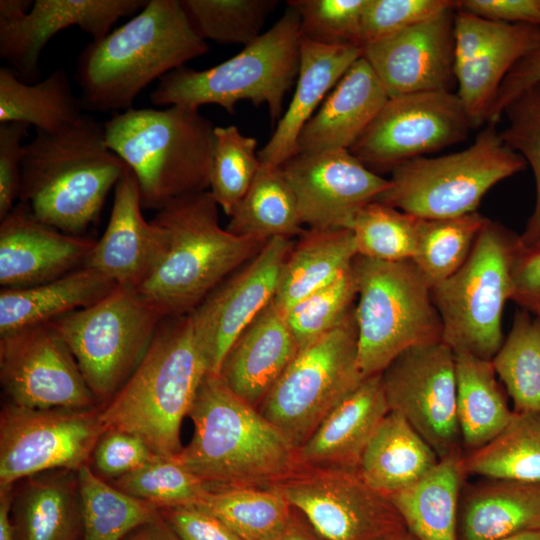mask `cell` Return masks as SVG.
Masks as SVG:
<instances>
[{"label": "cell", "mask_w": 540, "mask_h": 540, "mask_svg": "<svg viewBox=\"0 0 540 540\" xmlns=\"http://www.w3.org/2000/svg\"><path fill=\"white\" fill-rule=\"evenodd\" d=\"M95 243L40 221L19 202L1 220L0 284L22 288L57 279L82 267Z\"/></svg>", "instance_id": "7402d4cb"}, {"label": "cell", "mask_w": 540, "mask_h": 540, "mask_svg": "<svg viewBox=\"0 0 540 540\" xmlns=\"http://www.w3.org/2000/svg\"><path fill=\"white\" fill-rule=\"evenodd\" d=\"M197 508L223 521L243 540H274L293 513L279 492L255 487L209 491Z\"/></svg>", "instance_id": "ab89813d"}, {"label": "cell", "mask_w": 540, "mask_h": 540, "mask_svg": "<svg viewBox=\"0 0 540 540\" xmlns=\"http://www.w3.org/2000/svg\"><path fill=\"white\" fill-rule=\"evenodd\" d=\"M117 285L98 271L82 266L52 281L0 292V335L86 308Z\"/></svg>", "instance_id": "f546056e"}, {"label": "cell", "mask_w": 540, "mask_h": 540, "mask_svg": "<svg viewBox=\"0 0 540 540\" xmlns=\"http://www.w3.org/2000/svg\"><path fill=\"white\" fill-rule=\"evenodd\" d=\"M181 540H243L223 521L197 507L160 510Z\"/></svg>", "instance_id": "db71d44e"}, {"label": "cell", "mask_w": 540, "mask_h": 540, "mask_svg": "<svg viewBox=\"0 0 540 540\" xmlns=\"http://www.w3.org/2000/svg\"><path fill=\"white\" fill-rule=\"evenodd\" d=\"M540 84V34L534 46L511 68L502 81L487 123L495 124L505 108L527 89Z\"/></svg>", "instance_id": "11a10c76"}, {"label": "cell", "mask_w": 540, "mask_h": 540, "mask_svg": "<svg viewBox=\"0 0 540 540\" xmlns=\"http://www.w3.org/2000/svg\"><path fill=\"white\" fill-rule=\"evenodd\" d=\"M389 411L381 374L364 378L296 450L298 465L359 469L370 439Z\"/></svg>", "instance_id": "d4e9b609"}, {"label": "cell", "mask_w": 540, "mask_h": 540, "mask_svg": "<svg viewBox=\"0 0 540 540\" xmlns=\"http://www.w3.org/2000/svg\"><path fill=\"white\" fill-rule=\"evenodd\" d=\"M357 255L350 229L304 230L282 265L274 302L286 313L348 269Z\"/></svg>", "instance_id": "d6a6232c"}, {"label": "cell", "mask_w": 540, "mask_h": 540, "mask_svg": "<svg viewBox=\"0 0 540 540\" xmlns=\"http://www.w3.org/2000/svg\"><path fill=\"white\" fill-rule=\"evenodd\" d=\"M163 319L135 291L116 286L93 305L49 323L68 345L101 406L134 372Z\"/></svg>", "instance_id": "7c38bea8"}, {"label": "cell", "mask_w": 540, "mask_h": 540, "mask_svg": "<svg viewBox=\"0 0 540 540\" xmlns=\"http://www.w3.org/2000/svg\"><path fill=\"white\" fill-rule=\"evenodd\" d=\"M512 300L519 306L540 301V242L520 248L512 269Z\"/></svg>", "instance_id": "6f0895ef"}, {"label": "cell", "mask_w": 540, "mask_h": 540, "mask_svg": "<svg viewBox=\"0 0 540 540\" xmlns=\"http://www.w3.org/2000/svg\"><path fill=\"white\" fill-rule=\"evenodd\" d=\"M293 244L291 238L269 239L191 312L209 373L218 374L232 343L274 299L282 265Z\"/></svg>", "instance_id": "d6986e66"}, {"label": "cell", "mask_w": 540, "mask_h": 540, "mask_svg": "<svg viewBox=\"0 0 540 540\" xmlns=\"http://www.w3.org/2000/svg\"><path fill=\"white\" fill-rule=\"evenodd\" d=\"M208 52L179 0H148L129 21L78 56L84 110H128L149 84Z\"/></svg>", "instance_id": "6da1fadb"}, {"label": "cell", "mask_w": 540, "mask_h": 540, "mask_svg": "<svg viewBox=\"0 0 540 540\" xmlns=\"http://www.w3.org/2000/svg\"><path fill=\"white\" fill-rule=\"evenodd\" d=\"M390 411L402 415L439 459L463 452L453 350L443 341L410 347L381 373Z\"/></svg>", "instance_id": "2e32d148"}, {"label": "cell", "mask_w": 540, "mask_h": 540, "mask_svg": "<svg viewBox=\"0 0 540 540\" xmlns=\"http://www.w3.org/2000/svg\"><path fill=\"white\" fill-rule=\"evenodd\" d=\"M525 159L487 123L466 149L418 157L396 167L376 201L421 219L453 218L473 212L498 182L523 171Z\"/></svg>", "instance_id": "30bf717a"}, {"label": "cell", "mask_w": 540, "mask_h": 540, "mask_svg": "<svg viewBox=\"0 0 540 540\" xmlns=\"http://www.w3.org/2000/svg\"><path fill=\"white\" fill-rule=\"evenodd\" d=\"M280 169L308 229H350L358 212L390 185L349 150L297 154Z\"/></svg>", "instance_id": "ac0fdd59"}, {"label": "cell", "mask_w": 540, "mask_h": 540, "mask_svg": "<svg viewBox=\"0 0 540 540\" xmlns=\"http://www.w3.org/2000/svg\"><path fill=\"white\" fill-rule=\"evenodd\" d=\"M110 483L160 510L197 507L210 491L174 457L163 456Z\"/></svg>", "instance_id": "bcb514c9"}, {"label": "cell", "mask_w": 540, "mask_h": 540, "mask_svg": "<svg viewBox=\"0 0 540 540\" xmlns=\"http://www.w3.org/2000/svg\"><path fill=\"white\" fill-rule=\"evenodd\" d=\"M363 380L354 306L335 328L299 349L257 409L297 450Z\"/></svg>", "instance_id": "8fae6325"}, {"label": "cell", "mask_w": 540, "mask_h": 540, "mask_svg": "<svg viewBox=\"0 0 540 540\" xmlns=\"http://www.w3.org/2000/svg\"><path fill=\"white\" fill-rule=\"evenodd\" d=\"M10 517L16 540H81L78 471L50 470L15 483Z\"/></svg>", "instance_id": "83f0119b"}, {"label": "cell", "mask_w": 540, "mask_h": 540, "mask_svg": "<svg viewBox=\"0 0 540 540\" xmlns=\"http://www.w3.org/2000/svg\"><path fill=\"white\" fill-rule=\"evenodd\" d=\"M540 529V483L489 479L464 485L458 540H499Z\"/></svg>", "instance_id": "f1b7e54d"}, {"label": "cell", "mask_w": 540, "mask_h": 540, "mask_svg": "<svg viewBox=\"0 0 540 540\" xmlns=\"http://www.w3.org/2000/svg\"><path fill=\"white\" fill-rule=\"evenodd\" d=\"M456 8L363 46L389 98L429 91H452L455 78Z\"/></svg>", "instance_id": "44dd1931"}, {"label": "cell", "mask_w": 540, "mask_h": 540, "mask_svg": "<svg viewBox=\"0 0 540 540\" xmlns=\"http://www.w3.org/2000/svg\"><path fill=\"white\" fill-rule=\"evenodd\" d=\"M148 0H35L26 14L0 18V57L19 79L39 81V58L59 32L79 27L99 41L122 17L134 16Z\"/></svg>", "instance_id": "ffe728a7"}, {"label": "cell", "mask_w": 540, "mask_h": 540, "mask_svg": "<svg viewBox=\"0 0 540 540\" xmlns=\"http://www.w3.org/2000/svg\"><path fill=\"white\" fill-rule=\"evenodd\" d=\"M439 460L402 415L389 411L362 455L359 472L370 487L388 497L420 481Z\"/></svg>", "instance_id": "4dcf8cb0"}, {"label": "cell", "mask_w": 540, "mask_h": 540, "mask_svg": "<svg viewBox=\"0 0 540 540\" xmlns=\"http://www.w3.org/2000/svg\"><path fill=\"white\" fill-rule=\"evenodd\" d=\"M30 126L20 122L0 123V221L15 207L21 187L24 138Z\"/></svg>", "instance_id": "f5cc1de1"}, {"label": "cell", "mask_w": 540, "mask_h": 540, "mask_svg": "<svg viewBox=\"0 0 540 540\" xmlns=\"http://www.w3.org/2000/svg\"><path fill=\"white\" fill-rule=\"evenodd\" d=\"M472 123L457 93L429 91L392 97L349 149L371 171L399 165L464 141Z\"/></svg>", "instance_id": "9a60e30c"}, {"label": "cell", "mask_w": 540, "mask_h": 540, "mask_svg": "<svg viewBox=\"0 0 540 540\" xmlns=\"http://www.w3.org/2000/svg\"><path fill=\"white\" fill-rule=\"evenodd\" d=\"M270 488L324 540H384L406 529L389 498L370 487L359 469L299 466Z\"/></svg>", "instance_id": "4fadbf2b"}, {"label": "cell", "mask_w": 540, "mask_h": 540, "mask_svg": "<svg viewBox=\"0 0 540 540\" xmlns=\"http://www.w3.org/2000/svg\"><path fill=\"white\" fill-rule=\"evenodd\" d=\"M384 540H418V539L407 529H404L386 537Z\"/></svg>", "instance_id": "e7e4bbea"}, {"label": "cell", "mask_w": 540, "mask_h": 540, "mask_svg": "<svg viewBox=\"0 0 540 540\" xmlns=\"http://www.w3.org/2000/svg\"><path fill=\"white\" fill-rule=\"evenodd\" d=\"M104 431L100 407L36 409L6 402L0 414V488L41 472L89 465Z\"/></svg>", "instance_id": "5bb4252c"}, {"label": "cell", "mask_w": 540, "mask_h": 540, "mask_svg": "<svg viewBox=\"0 0 540 540\" xmlns=\"http://www.w3.org/2000/svg\"><path fill=\"white\" fill-rule=\"evenodd\" d=\"M122 540H181L171 525L167 520L160 515L144 523L128 535H126Z\"/></svg>", "instance_id": "680465c9"}, {"label": "cell", "mask_w": 540, "mask_h": 540, "mask_svg": "<svg viewBox=\"0 0 540 540\" xmlns=\"http://www.w3.org/2000/svg\"><path fill=\"white\" fill-rule=\"evenodd\" d=\"M462 467L466 476L540 483V412L513 411L498 436L463 453Z\"/></svg>", "instance_id": "74e56055"}, {"label": "cell", "mask_w": 540, "mask_h": 540, "mask_svg": "<svg viewBox=\"0 0 540 540\" xmlns=\"http://www.w3.org/2000/svg\"><path fill=\"white\" fill-rule=\"evenodd\" d=\"M388 99L369 63L359 58L301 130L297 154L349 150Z\"/></svg>", "instance_id": "484cf974"}, {"label": "cell", "mask_w": 540, "mask_h": 540, "mask_svg": "<svg viewBox=\"0 0 540 540\" xmlns=\"http://www.w3.org/2000/svg\"><path fill=\"white\" fill-rule=\"evenodd\" d=\"M81 540H122L138 526L160 515V509L118 489L89 465L78 470Z\"/></svg>", "instance_id": "f35d334b"}, {"label": "cell", "mask_w": 540, "mask_h": 540, "mask_svg": "<svg viewBox=\"0 0 540 540\" xmlns=\"http://www.w3.org/2000/svg\"><path fill=\"white\" fill-rule=\"evenodd\" d=\"M362 54L363 47L358 45H323L301 37L294 95L274 133L258 151L262 164L280 167L297 154L301 130Z\"/></svg>", "instance_id": "4316f807"}, {"label": "cell", "mask_w": 540, "mask_h": 540, "mask_svg": "<svg viewBox=\"0 0 540 540\" xmlns=\"http://www.w3.org/2000/svg\"><path fill=\"white\" fill-rule=\"evenodd\" d=\"M456 8L495 22L540 26V0H461Z\"/></svg>", "instance_id": "9f6ffc18"}, {"label": "cell", "mask_w": 540, "mask_h": 540, "mask_svg": "<svg viewBox=\"0 0 540 540\" xmlns=\"http://www.w3.org/2000/svg\"><path fill=\"white\" fill-rule=\"evenodd\" d=\"M518 249L519 236L488 219L463 266L430 289L443 325L442 341L454 353L492 360L501 348Z\"/></svg>", "instance_id": "9c48e42d"}, {"label": "cell", "mask_w": 540, "mask_h": 540, "mask_svg": "<svg viewBox=\"0 0 540 540\" xmlns=\"http://www.w3.org/2000/svg\"><path fill=\"white\" fill-rule=\"evenodd\" d=\"M499 540H540V529L524 531Z\"/></svg>", "instance_id": "be15d7a7"}, {"label": "cell", "mask_w": 540, "mask_h": 540, "mask_svg": "<svg viewBox=\"0 0 540 540\" xmlns=\"http://www.w3.org/2000/svg\"><path fill=\"white\" fill-rule=\"evenodd\" d=\"M300 18L291 6L278 21L235 56L204 70L181 66L163 76L150 94L155 106L199 109L215 104L232 113L240 101L266 105L272 120L281 118L286 93L297 79Z\"/></svg>", "instance_id": "52a82bcc"}, {"label": "cell", "mask_w": 540, "mask_h": 540, "mask_svg": "<svg viewBox=\"0 0 540 540\" xmlns=\"http://www.w3.org/2000/svg\"><path fill=\"white\" fill-rule=\"evenodd\" d=\"M520 307L528 310L529 312H531L533 315H535L536 317L540 319V301L529 302Z\"/></svg>", "instance_id": "03108f58"}, {"label": "cell", "mask_w": 540, "mask_h": 540, "mask_svg": "<svg viewBox=\"0 0 540 540\" xmlns=\"http://www.w3.org/2000/svg\"><path fill=\"white\" fill-rule=\"evenodd\" d=\"M491 362L512 398L513 411L540 412V319L524 308L517 310Z\"/></svg>", "instance_id": "60d3db41"}, {"label": "cell", "mask_w": 540, "mask_h": 540, "mask_svg": "<svg viewBox=\"0 0 540 540\" xmlns=\"http://www.w3.org/2000/svg\"><path fill=\"white\" fill-rule=\"evenodd\" d=\"M33 2L31 0H1L0 18H12L26 14L32 8Z\"/></svg>", "instance_id": "6125c7cd"}, {"label": "cell", "mask_w": 540, "mask_h": 540, "mask_svg": "<svg viewBox=\"0 0 540 540\" xmlns=\"http://www.w3.org/2000/svg\"><path fill=\"white\" fill-rule=\"evenodd\" d=\"M83 110L64 70L56 69L28 84L9 66L0 68V123L20 122L33 125L36 131L58 134L75 126Z\"/></svg>", "instance_id": "d590c367"}, {"label": "cell", "mask_w": 540, "mask_h": 540, "mask_svg": "<svg viewBox=\"0 0 540 540\" xmlns=\"http://www.w3.org/2000/svg\"><path fill=\"white\" fill-rule=\"evenodd\" d=\"M352 269L358 287V362L364 378L381 374L410 347L442 341L441 317L413 260L357 255Z\"/></svg>", "instance_id": "ba28073f"}, {"label": "cell", "mask_w": 540, "mask_h": 540, "mask_svg": "<svg viewBox=\"0 0 540 540\" xmlns=\"http://www.w3.org/2000/svg\"><path fill=\"white\" fill-rule=\"evenodd\" d=\"M295 194L280 167L262 164L226 229L237 236L268 241L291 238L304 229Z\"/></svg>", "instance_id": "8d00e7d4"}, {"label": "cell", "mask_w": 540, "mask_h": 540, "mask_svg": "<svg viewBox=\"0 0 540 540\" xmlns=\"http://www.w3.org/2000/svg\"><path fill=\"white\" fill-rule=\"evenodd\" d=\"M209 373L191 313L166 317L119 391L100 406L105 429L137 435L163 457L181 450V426Z\"/></svg>", "instance_id": "5b68a950"}, {"label": "cell", "mask_w": 540, "mask_h": 540, "mask_svg": "<svg viewBox=\"0 0 540 540\" xmlns=\"http://www.w3.org/2000/svg\"><path fill=\"white\" fill-rule=\"evenodd\" d=\"M197 33L221 44L252 43L276 0H180Z\"/></svg>", "instance_id": "f6af8a7d"}, {"label": "cell", "mask_w": 540, "mask_h": 540, "mask_svg": "<svg viewBox=\"0 0 540 540\" xmlns=\"http://www.w3.org/2000/svg\"><path fill=\"white\" fill-rule=\"evenodd\" d=\"M0 382L7 402L20 407H100L74 355L49 322L0 335Z\"/></svg>", "instance_id": "e0dca14e"}, {"label": "cell", "mask_w": 540, "mask_h": 540, "mask_svg": "<svg viewBox=\"0 0 540 540\" xmlns=\"http://www.w3.org/2000/svg\"><path fill=\"white\" fill-rule=\"evenodd\" d=\"M299 349L285 313L272 300L232 343L217 375L258 408Z\"/></svg>", "instance_id": "cb8c5ba5"}, {"label": "cell", "mask_w": 540, "mask_h": 540, "mask_svg": "<svg viewBox=\"0 0 540 540\" xmlns=\"http://www.w3.org/2000/svg\"><path fill=\"white\" fill-rule=\"evenodd\" d=\"M199 110L130 108L104 123L107 146L134 173L143 209L207 191L214 130Z\"/></svg>", "instance_id": "8992f818"}, {"label": "cell", "mask_w": 540, "mask_h": 540, "mask_svg": "<svg viewBox=\"0 0 540 540\" xmlns=\"http://www.w3.org/2000/svg\"><path fill=\"white\" fill-rule=\"evenodd\" d=\"M151 221L164 232V252L133 291L165 318L191 313L267 242L223 229L209 190L172 200Z\"/></svg>", "instance_id": "3957f363"}, {"label": "cell", "mask_w": 540, "mask_h": 540, "mask_svg": "<svg viewBox=\"0 0 540 540\" xmlns=\"http://www.w3.org/2000/svg\"><path fill=\"white\" fill-rule=\"evenodd\" d=\"M508 124L499 132L502 140L530 165L536 184V200L525 229L519 235L520 248L540 242V84L515 98L504 110Z\"/></svg>", "instance_id": "c3c4849f"}, {"label": "cell", "mask_w": 540, "mask_h": 540, "mask_svg": "<svg viewBox=\"0 0 540 540\" xmlns=\"http://www.w3.org/2000/svg\"><path fill=\"white\" fill-rule=\"evenodd\" d=\"M420 218L378 201L356 215L350 230L360 256L381 260L413 259L419 238Z\"/></svg>", "instance_id": "ee69618b"}, {"label": "cell", "mask_w": 540, "mask_h": 540, "mask_svg": "<svg viewBox=\"0 0 540 540\" xmlns=\"http://www.w3.org/2000/svg\"><path fill=\"white\" fill-rule=\"evenodd\" d=\"M487 220L478 211L453 218H420L412 260L430 289L463 266Z\"/></svg>", "instance_id": "b9f144b4"}, {"label": "cell", "mask_w": 540, "mask_h": 540, "mask_svg": "<svg viewBox=\"0 0 540 540\" xmlns=\"http://www.w3.org/2000/svg\"><path fill=\"white\" fill-rule=\"evenodd\" d=\"M257 140L234 126L215 127L209 192L231 216L251 186L261 162Z\"/></svg>", "instance_id": "7bdbcfd3"}, {"label": "cell", "mask_w": 540, "mask_h": 540, "mask_svg": "<svg viewBox=\"0 0 540 540\" xmlns=\"http://www.w3.org/2000/svg\"><path fill=\"white\" fill-rule=\"evenodd\" d=\"M453 8L456 1L451 0H368L361 23V45L389 37Z\"/></svg>", "instance_id": "f907efd6"}, {"label": "cell", "mask_w": 540, "mask_h": 540, "mask_svg": "<svg viewBox=\"0 0 540 540\" xmlns=\"http://www.w3.org/2000/svg\"><path fill=\"white\" fill-rule=\"evenodd\" d=\"M139 185L128 168L114 188L110 218L83 266L117 286L135 290L160 261L165 248L162 229L142 213Z\"/></svg>", "instance_id": "603a6c76"}, {"label": "cell", "mask_w": 540, "mask_h": 540, "mask_svg": "<svg viewBox=\"0 0 540 540\" xmlns=\"http://www.w3.org/2000/svg\"><path fill=\"white\" fill-rule=\"evenodd\" d=\"M357 296L358 287L351 265L333 281L291 307L285 317L299 348L341 323L354 307Z\"/></svg>", "instance_id": "7dc6e473"}, {"label": "cell", "mask_w": 540, "mask_h": 540, "mask_svg": "<svg viewBox=\"0 0 540 540\" xmlns=\"http://www.w3.org/2000/svg\"><path fill=\"white\" fill-rule=\"evenodd\" d=\"M188 416L193 436L174 458L210 491L270 488L299 467L292 444L217 374L204 377Z\"/></svg>", "instance_id": "7a4b0ae2"}, {"label": "cell", "mask_w": 540, "mask_h": 540, "mask_svg": "<svg viewBox=\"0 0 540 540\" xmlns=\"http://www.w3.org/2000/svg\"><path fill=\"white\" fill-rule=\"evenodd\" d=\"M539 34L540 26L500 23L485 46L455 71L457 95L473 128L486 124L502 81L534 46Z\"/></svg>", "instance_id": "836d02e7"}, {"label": "cell", "mask_w": 540, "mask_h": 540, "mask_svg": "<svg viewBox=\"0 0 540 540\" xmlns=\"http://www.w3.org/2000/svg\"><path fill=\"white\" fill-rule=\"evenodd\" d=\"M368 0H290L302 37L323 45L361 46V23Z\"/></svg>", "instance_id": "681fc988"}, {"label": "cell", "mask_w": 540, "mask_h": 540, "mask_svg": "<svg viewBox=\"0 0 540 540\" xmlns=\"http://www.w3.org/2000/svg\"><path fill=\"white\" fill-rule=\"evenodd\" d=\"M13 486L0 488V540H16L10 517Z\"/></svg>", "instance_id": "94428289"}, {"label": "cell", "mask_w": 540, "mask_h": 540, "mask_svg": "<svg viewBox=\"0 0 540 540\" xmlns=\"http://www.w3.org/2000/svg\"><path fill=\"white\" fill-rule=\"evenodd\" d=\"M454 356L461 446L463 453H469L498 436L510 422L513 409L491 360L462 352Z\"/></svg>", "instance_id": "e575fe53"}, {"label": "cell", "mask_w": 540, "mask_h": 540, "mask_svg": "<svg viewBox=\"0 0 540 540\" xmlns=\"http://www.w3.org/2000/svg\"><path fill=\"white\" fill-rule=\"evenodd\" d=\"M157 456L137 435L105 429L93 449L89 466L99 477L111 482L143 467Z\"/></svg>", "instance_id": "816d5d0a"}, {"label": "cell", "mask_w": 540, "mask_h": 540, "mask_svg": "<svg viewBox=\"0 0 540 540\" xmlns=\"http://www.w3.org/2000/svg\"><path fill=\"white\" fill-rule=\"evenodd\" d=\"M463 452L439 460L414 485L388 496L406 529L418 540H458V512L464 479Z\"/></svg>", "instance_id": "1f68e13d"}, {"label": "cell", "mask_w": 540, "mask_h": 540, "mask_svg": "<svg viewBox=\"0 0 540 540\" xmlns=\"http://www.w3.org/2000/svg\"><path fill=\"white\" fill-rule=\"evenodd\" d=\"M19 199L40 221L82 236L129 168L106 143L104 123L84 114L58 134L36 131L25 144Z\"/></svg>", "instance_id": "277c9868"}, {"label": "cell", "mask_w": 540, "mask_h": 540, "mask_svg": "<svg viewBox=\"0 0 540 540\" xmlns=\"http://www.w3.org/2000/svg\"><path fill=\"white\" fill-rule=\"evenodd\" d=\"M274 540H324L310 525L306 518L293 508L291 518Z\"/></svg>", "instance_id": "91938a15"}]
</instances>
